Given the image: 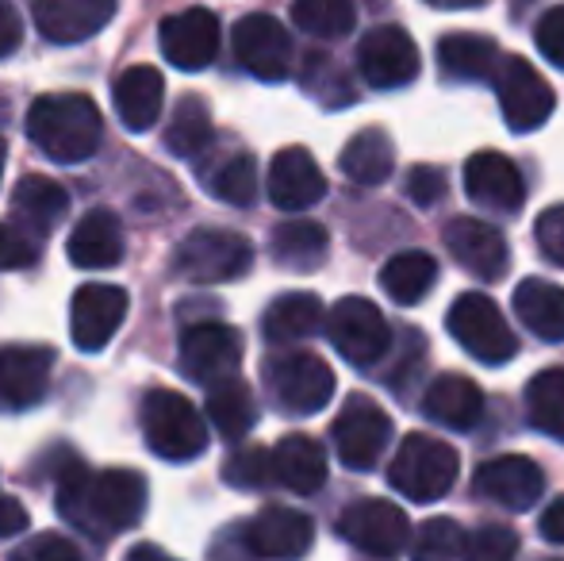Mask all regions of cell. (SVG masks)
<instances>
[{
	"mask_svg": "<svg viewBox=\"0 0 564 561\" xmlns=\"http://www.w3.org/2000/svg\"><path fill=\"white\" fill-rule=\"evenodd\" d=\"M499 46L488 35H473V31H453V35L438 39V66L449 82L460 85H480L491 82L499 66Z\"/></svg>",
	"mask_w": 564,
	"mask_h": 561,
	"instance_id": "4316f807",
	"label": "cell"
},
{
	"mask_svg": "<svg viewBox=\"0 0 564 561\" xmlns=\"http://www.w3.org/2000/svg\"><path fill=\"white\" fill-rule=\"evenodd\" d=\"M473 493L480 500H491L507 511H530L545 493V473L534 457L527 454H503L491 457L476 470Z\"/></svg>",
	"mask_w": 564,
	"mask_h": 561,
	"instance_id": "e0dca14e",
	"label": "cell"
},
{
	"mask_svg": "<svg viewBox=\"0 0 564 561\" xmlns=\"http://www.w3.org/2000/svg\"><path fill=\"white\" fill-rule=\"evenodd\" d=\"M204 408H208V423L230 442L246 439L253 431V423H258V400L238 377L208 385V404Z\"/></svg>",
	"mask_w": 564,
	"mask_h": 561,
	"instance_id": "e575fe53",
	"label": "cell"
},
{
	"mask_svg": "<svg viewBox=\"0 0 564 561\" xmlns=\"http://www.w3.org/2000/svg\"><path fill=\"white\" fill-rule=\"evenodd\" d=\"M269 454H273V481H281L289 493L312 496L327 485V450L312 434H284Z\"/></svg>",
	"mask_w": 564,
	"mask_h": 561,
	"instance_id": "484cf974",
	"label": "cell"
},
{
	"mask_svg": "<svg viewBox=\"0 0 564 561\" xmlns=\"http://www.w3.org/2000/svg\"><path fill=\"white\" fill-rule=\"evenodd\" d=\"M116 116L127 131H150L165 105V77L154 66H131L112 85Z\"/></svg>",
	"mask_w": 564,
	"mask_h": 561,
	"instance_id": "d4e9b609",
	"label": "cell"
},
{
	"mask_svg": "<svg viewBox=\"0 0 564 561\" xmlns=\"http://www.w3.org/2000/svg\"><path fill=\"white\" fill-rule=\"evenodd\" d=\"M23 531H28V508L8 493H0V539H15Z\"/></svg>",
	"mask_w": 564,
	"mask_h": 561,
	"instance_id": "f907efd6",
	"label": "cell"
},
{
	"mask_svg": "<svg viewBox=\"0 0 564 561\" xmlns=\"http://www.w3.org/2000/svg\"><path fill=\"white\" fill-rule=\"evenodd\" d=\"M23 43V20L12 8V0H0V58L15 54Z\"/></svg>",
	"mask_w": 564,
	"mask_h": 561,
	"instance_id": "681fc988",
	"label": "cell"
},
{
	"mask_svg": "<svg viewBox=\"0 0 564 561\" xmlns=\"http://www.w3.org/2000/svg\"><path fill=\"white\" fill-rule=\"evenodd\" d=\"M212 142H216V128H212V112L204 97H185L165 123V147L177 158H204Z\"/></svg>",
	"mask_w": 564,
	"mask_h": 561,
	"instance_id": "8d00e7d4",
	"label": "cell"
},
{
	"mask_svg": "<svg viewBox=\"0 0 564 561\" xmlns=\"http://www.w3.org/2000/svg\"><path fill=\"white\" fill-rule=\"evenodd\" d=\"M242 366V335L219 320H204L181 335V369L196 385H216Z\"/></svg>",
	"mask_w": 564,
	"mask_h": 561,
	"instance_id": "5bb4252c",
	"label": "cell"
},
{
	"mask_svg": "<svg viewBox=\"0 0 564 561\" xmlns=\"http://www.w3.org/2000/svg\"><path fill=\"white\" fill-rule=\"evenodd\" d=\"M54 374V350L46 346H4L0 350V404L23 412L43 404Z\"/></svg>",
	"mask_w": 564,
	"mask_h": 561,
	"instance_id": "7402d4cb",
	"label": "cell"
},
{
	"mask_svg": "<svg viewBox=\"0 0 564 561\" xmlns=\"http://www.w3.org/2000/svg\"><path fill=\"white\" fill-rule=\"evenodd\" d=\"M0 177H4V139H0Z\"/></svg>",
	"mask_w": 564,
	"mask_h": 561,
	"instance_id": "11a10c76",
	"label": "cell"
},
{
	"mask_svg": "<svg viewBox=\"0 0 564 561\" xmlns=\"http://www.w3.org/2000/svg\"><path fill=\"white\" fill-rule=\"evenodd\" d=\"M273 404L289 416H315L335 397V374L312 350H281L261 366Z\"/></svg>",
	"mask_w": 564,
	"mask_h": 561,
	"instance_id": "5b68a950",
	"label": "cell"
},
{
	"mask_svg": "<svg viewBox=\"0 0 564 561\" xmlns=\"http://www.w3.org/2000/svg\"><path fill=\"white\" fill-rule=\"evenodd\" d=\"M131 558H165L162 550H154V547H139V550H131Z\"/></svg>",
	"mask_w": 564,
	"mask_h": 561,
	"instance_id": "db71d44e",
	"label": "cell"
},
{
	"mask_svg": "<svg viewBox=\"0 0 564 561\" xmlns=\"http://www.w3.org/2000/svg\"><path fill=\"white\" fill-rule=\"evenodd\" d=\"M534 239H538V247H542V255L564 270V204H553V208H545L542 216H538Z\"/></svg>",
	"mask_w": 564,
	"mask_h": 561,
	"instance_id": "bcb514c9",
	"label": "cell"
},
{
	"mask_svg": "<svg viewBox=\"0 0 564 561\" xmlns=\"http://www.w3.org/2000/svg\"><path fill=\"white\" fill-rule=\"evenodd\" d=\"M12 558H20V561H77L82 550H77L69 539H62V535H39V539L15 547Z\"/></svg>",
	"mask_w": 564,
	"mask_h": 561,
	"instance_id": "7dc6e473",
	"label": "cell"
},
{
	"mask_svg": "<svg viewBox=\"0 0 564 561\" xmlns=\"http://www.w3.org/2000/svg\"><path fill=\"white\" fill-rule=\"evenodd\" d=\"M465 193L473 204L499 216H514L527 201V181L522 170L499 150H480L465 162Z\"/></svg>",
	"mask_w": 564,
	"mask_h": 561,
	"instance_id": "d6986e66",
	"label": "cell"
},
{
	"mask_svg": "<svg viewBox=\"0 0 564 561\" xmlns=\"http://www.w3.org/2000/svg\"><path fill=\"white\" fill-rule=\"evenodd\" d=\"M446 327L460 350L484 366H507L519 354V338H514L511 323L503 320L496 300L484 292H460L449 304Z\"/></svg>",
	"mask_w": 564,
	"mask_h": 561,
	"instance_id": "8992f818",
	"label": "cell"
},
{
	"mask_svg": "<svg viewBox=\"0 0 564 561\" xmlns=\"http://www.w3.org/2000/svg\"><path fill=\"white\" fill-rule=\"evenodd\" d=\"M330 439H335V450L346 470L369 473L372 465L380 462V454L388 450V439H392V420L388 412L369 397H349L346 408L335 416V427H330Z\"/></svg>",
	"mask_w": 564,
	"mask_h": 561,
	"instance_id": "30bf717a",
	"label": "cell"
},
{
	"mask_svg": "<svg viewBox=\"0 0 564 561\" xmlns=\"http://www.w3.org/2000/svg\"><path fill=\"white\" fill-rule=\"evenodd\" d=\"M224 477L227 485L235 488H265L273 485V454L261 446H246V450H235L224 465Z\"/></svg>",
	"mask_w": 564,
	"mask_h": 561,
	"instance_id": "7bdbcfd3",
	"label": "cell"
},
{
	"mask_svg": "<svg viewBox=\"0 0 564 561\" xmlns=\"http://www.w3.org/2000/svg\"><path fill=\"white\" fill-rule=\"evenodd\" d=\"M119 0H31L35 31L54 46H74L105 31Z\"/></svg>",
	"mask_w": 564,
	"mask_h": 561,
	"instance_id": "ffe728a7",
	"label": "cell"
},
{
	"mask_svg": "<svg viewBox=\"0 0 564 561\" xmlns=\"http://www.w3.org/2000/svg\"><path fill=\"white\" fill-rule=\"evenodd\" d=\"M442 239H446V250L453 255V262H457L468 278L496 284L507 278V270H511L507 239L499 235V227L484 224V219H473V216L449 219Z\"/></svg>",
	"mask_w": 564,
	"mask_h": 561,
	"instance_id": "9a60e30c",
	"label": "cell"
},
{
	"mask_svg": "<svg viewBox=\"0 0 564 561\" xmlns=\"http://www.w3.org/2000/svg\"><path fill=\"white\" fill-rule=\"evenodd\" d=\"M292 23L312 39H346L357 23L354 0H296Z\"/></svg>",
	"mask_w": 564,
	"mask_h": 561,
	"instance_id": "ab89813d",
	"label": "cell"
},
{
	"mask_svg": "<svg viewBox=\"0 0 564 561\" xmlns=\"http://www.w3.org/2000/svg\"><path fill=\"white\" fill-rule=\"evenodd\" d=\"M253 266V247L250 239L235 231H219V227H200L177 247L173 270L177 278L193 284H224L246 278Z\"/></svg>",
	"mask_w": 564,
	"mask_h": 561,
	"instance_id": "52a82bcc",
	"label": "cell"
},
{
	"mask_svg": "<svg viewBox=\"0 0 564 561\" xmlns=\"http://www.w3.org/2000/svg\"><path fill=\"white\" fill-rule=\"evenodd\" d=\"M69 212V193L54 177H20L12 188V219H20L23 227H31L35 235H51L54 227L66 219Z\"/></svg>",
	"mask_w": 564,
	"mask_h": 561,
	"instance_id": "4dcf8cb0",
	"label": "cell"
},
{
	"mask_svg": "<svg viewBox=\"0 0 564 561\" xmlns=\"http://www.w3.org/2000/svg\"><path fill=\"white\" fill-rule=\"evenodd\" d=\"M219 15L212 8H188V12L165 15L158 28V43L170 66L185 69V74H200L216 62L219 54Z\"/></svg>",
	"mask_w": 564,
	"mask_h": 561,
	"instance_id": "2e32d148",
	"label": "cell"
},
{
	"mask_svg": "<svg viewBox=\"0 0 564 561\" xmlns=\"http://www.w3.org/2000/svg\"><path fill=\"white\" fill-rule=\"evenodd\" d=\"M514 315L542 343H564V289L542 278H527L514 289Z\"/></svg>",
	"mask_w": 564,
	"mask_h": 561,
	"instance_id": "1f68e13d",
	"label": "cell"
},
{
	"mask_svg": "<svg viewBox=\"0 0 564 561\" xmlns=\"http://www.w3.org/2000/svg\"><path fill=\"white\" fill-rule=\"evenodd\" d=\"M491 85H496L499 97V112H503V123L519 136L527 131H538L545 120L553 116V85L530 66L527 58L511 54V58H499L496 74H491Z\"/></svg>",
	"mask_w": 564,
	"mask_h": 561,
	"instance_id": "9c48e42d",
	"label": "cell"
},
{
	"mask_svg": "<svg viewBox=\"0 0 564 561\" xmlns=\"http://www.w3.org/2000/svg\"><path fill=\"white\" fill-rule=\"evenodd\" d=\"M127 292L119 284H82L69 304V338L82 354H100L123 327Z\"/></svg>",
	"mask_w": 564,
	"mask_h": 561,
	"instance_id": "ac0fdd59",
	"label": "cell"
},
{
	"mask_svg": "<svg viewBox=\"0 0 564 561\" xmlns=\"http://www.w3.org/2000/svg\"><path fill=\"white\" fill-rule=\"evenodd\" d=\"M534 43H538V51H542V58L550 62V66L564 69V4L550 8V12L538 20Z\"/></svg>",
	"mask_w": 564,
	"mask_h": 561,
	"instance_id": "f6af8a7d",
	"label": "cell"
},
{
	"mask_svg": "<svg viewBox=\"0 0 564 561\" xmlns=\"http://www.w3.org/2000/svg\"><path fill=\"white\" fill-rule=\"evenodd\" d=\"M338 165H341V173L354 181V185L377 188V185H384V181L392 177L395 147H392V139H388V131L365 128V131H357L346 147H341Z\"/></svg>",
	"mask_w": 564,
	"mask_h": 561,
	"instance_id": "d6a6232c",
	"label": "cell"
},
{
	"mask_svg": "<svg viewBox=\"0 0 564 561\" xmlns=\"http://www.w3.org/2000/svg\"><path fill=\"white\" fill-rule=\"evenodd\" d=\"M300 85L312 100H319L323 108H349L354 105V82L349 74L338 66L330 54H307L304 66H300Z\"/></svg>",
	"mask_w": 564,
	"mask_h": 561,
	"instance_id": "f35d334b",
	"label": "cell"
},
{
	"mask_svg": "<svg viewBox=\"0 0 564 561\" xmlns=\"http://www.w3.org/2000/svg\"><path fill=\"white\" fill-rule=\"evenodd\" d=\"M43 255V235H35L31 227H23L20 219L0 224V270H28Z\"/></svg>",
	"mask_w": 564,
	"mask_h": 561,
	"instance_id": "b9f144b4",
	"label": "cell"
},
{
	"mask_svg": "<svg viewBox=\"0 0 564 561\" xmlns=\"http://www.w3.org/2000/svg\"><path fill=\"white\" fill-rule=\"evenodd\" d=\"M327 338L330 346L349 362V366H377L388 350H392V331L388 320L372 300L365 296H341L327 315Z\"/></svg>",
	"mask_w": 564,
	"mask_h": 561,
	"instance_id": "ba28073f",
	"label": "cell"
},
{
	"mask_svg": "<svg viewBox=\"0 0 564 561\" xmlns=\"http://www.w3.org/2000/svg\"><path fill=\"white\" fill-rule=\"evenodd\" d=\"M230 46H235L238 66L258 77V82H284L292 74V39L284 31V23L273 20V15H242L235 23Z\"/></svg>",
	"mask_w": 564,
	"mask_h": 561,
	"instance_id": "4fadbf2b",
	"label": "cell"
},
{
	"mask_svg": "<svg viewBox=\"0 0 564 561\" xmlns=\"http://www.w3.org/2000/svg\"><path fill=\"white\" fill-rule=\"evenodd\" d=\"M338 535L369 558H395L408 550L411 524L392 500H357L338 516Z\"/></svg>",
	"mask_w": 564,
	"mask_h": 561,
	"instance_id": "8fae6325",
	"label": "cell"
},
{
	"mask_svg": "<svg viewBox=\"0 0 564 561\" xmlns=\"http://www.w3.org/2000/svg\"><path fill=\"white\" fill-rule=\"evenodd\" d=\"M434 281H438V262L426 250H403V255L388 258L384 270H380V289L403 308L426 300Z\"/></svg>",
	"mask_w": 564,
	"mask_h": 561,
	"instance_id": "d590c367",
	"label": "cell"
},
{
	"mask_svg": "<svg viewBox=\"0 0 564 561\" xmlns=\"http://www.w3.org/2000/svg\"><path fill=\"white\" fill-rule=\"evenodd\" d=\"M527 416L542 434L564 442V369H542L527 385Z\"/></svg>",
	"mask_w": 564,
	"mask_h": 561,
	"instance_id": "74e56055",
	"label": "cell"
},
{
	"mask_svg": "<svg viewBox=\"0 0 564 561\" xmlns=\"http://www.w3.org/2000/svg\"><path fill=\"white\" fill-rule=\"evenodd\" d=\"M423 412H426V420L449 427V431H473V427L484 420V392L476 389L468 377L446 374L426 389Z\"/></svg>",
	"mask_w": 564,
	"mask_h": 561,
	"instance_id": "83f0119b",
	"label": "cell"
},
{
	"mask_svg": "<svg viewBox=\"0 0 564 561\" xmlns=\"http://www.w3.org/2000/svg\"><path fill=\"white\" fill-rule=\"evenodd\" d=\"M519 554V535L503 524H484L480 531L468 539V558L476 561H507Z\"/></svg>",
	"mask_w": 564,
	"mask_h": 561,
	"instance_id": "ee69618b",
	"label": "cell"
},
{
	"mask_svg": "<svg viewBox=\"0 0 564 561\" xmlns=\"http://www.w3.org/2000/svg\"><path fill=\"white\" fill-rule=\"evenodd\" d=\"M123 224L116 212L93 208L69 235V262L77 270H112L123 262Z\"/></svg>",
	"mask_w": 564,
	"mask_h": 561,
	"instance_id": "cb8c5ba5",
	"label": "cell"
},
{
	"mask_svg": "<svg viewBox=\"0 0 564 561\" xmlns=\"http://www.w3.org/2000/svg\"><path fill=\"white\" fill-rule=\"evenodd\" d=\"M200 185L230 208H250L258 201V165L246 150H227L200 165Z\"/></svg>",
	"mask_w": 564,
	"mask_h": 561,
	"instance_id": "836d02e7",
	"label": "cell"
},
{
	"mask_svg": "<svg viewBox=\"0 0 564 561\" xmlns=\"http://www.w3.org/2000/svg\"><path fill=\"white\" fill-rule=\"evenodd\" d=\"M323 315H327V308L315 292H284L261 315V335L273 346L300 343V338H312L323 327Z\"/></svg>",
	"mask_w": 564,
	"mask_h": 561,
	"instance_id": "f1b7e54d",
	"label": "cell"
},
{
	"mask_svg": "<svg viewBox=\"0 0 564 561\" xmlns=\"http://www.w3.org/2000/svg\"><path fill=\"white\" fill-rule=\"evenodd\" d=\"M457 470L460 454L446 439L415 431L400 442L395 457L388 462V485L415 504H434L457 485Z\"/></svg>",
	"mask_w": 564,
	"mask_h": 561,
	"instance_id": "277c9868",
	"label": "cell"
},
{
	"mask_svg": "<svg viewBox=\"0 0 564 561\" xmlns=\"http://www.w3.org/2000/svg\"><path fill=\"white\" fill-rule=\"evenodd\" d=\"M431 8H446V12H465V8H480L488 0H426Z\"/></svg>",
	"mask_w": 564,
	"mask_h": 561,
	"instance_id": "f5cc1de1",
	"label": "cell"
},
{
	"mask_svg": "<svg viewBox=\"0 0 564 561\" xmlns=\"http://www.w3.org/2000/svg\"><path fill=\"white\" fill-rule=\"evenodd\" d=\"M315 542L312 516L296 508H265L246 527V550L253 558H304Z\"/></svg>",
	"mask_w": 564,
	"mask_h": 561,
	"instance_id": "603a6c76",
	"label": "cell"
},
{
	"mask_svg": "<svg viewBox=\"0 0 564 561\" xmlns=\"http://www.w3.org/2000/svg\"><path fill=\"white\" fill-rule=\"evenodd\" d=\"M147 477L134 470L89 473L82 465L66 481H58L62 519L89 539H116L119 531L139 527L142 516H147Z\"/></svg>",
	"mask_w": 564,
	"mask_h": 561,
	"instance_id": "6da1fadb",
	"label": "cell"
},
{
	"mask_svg": "<svg viewBox=\"0 0 564 561\" xmlns=\"http://www.w3.org/2000/svg\"><path fill=\"white\" fill-rule=\"evenodd\" d=\"M28 136L51 162L82 165L100 150L105 120L85 93H51L31 105Z\"/></svg>",
	"mask_w": 564,
	"mask_h": 561,
	"instance_id": "7a4b0ae2",
	"label": "cell"
},
{
	"mask_svg": "<svg viewBox=\"0 0 564 561\" xmlns=\"http://www.w3.org/2000/svg\"><path fill=\"white\" fill-rule=\"evenodd\" d=\"M142 439L162 462H193L208 450V423L200 408L173 389H150L142 397Z\"/></svg>",
	"mask_w": 564,
	"mask_h": 561,
	"instance_id": "3957f363",
	"label": "cell"
},
{
	"mask_svg": "<svg viewBox=\"0 0 564 561\" xmlns=\"http://www.w3.org/2000/svg\"><path fill=\"white\" fill-rule=\"evenodd\" d=\"M323 196H327V177H323L312 150L304 147L276 150L273 165H269V201L281 212H307Z\"/></svg>",
	"mask_w": 564,
	"mask_h": 561,
	"instance_id": "44dd1931",
	"label": "cell"
},
{
	"mask_svg": "<svg viewBox=\"0 0 564 561\" xmlns=\"http://www.w3.org/2000/svg\"><path fill=\"white\" fill-rule=\"evenodd\" d=\"M415 558L423 561H457L468 554V535L460 524L453 519H426L419 527V539H415Z\"/></svg>",
	"mask_w": 564,
	"mask_h": 561,
	"instance_id": "60d3db41",
	"label": "cell"
},
{
	"mask_svg": "<svg viewBox=\"0 0 564 561\" xmlns=\"http://www.w3.org/2000/svg\"><path fill=\"white\" fill-rule=\"evenodd\" d=\"M357 74L372 89H403L419 77V46L403 28L388 23V28L365 31L357 43Z\"/></svg>",
	"mask_w": 564,
	"mask_h": 561,
	"instance_id": "7c38bea8",
	"label": "cell"
},
{
	"mask_svg": "<svg viewBox=\"0 0 564 561\" xmlns=\"http://www.w3.org/2000/svg\"><path fill=\"white\" fill-rule=\"evenodd\" d=\"M442 193H446V173L442 170H434V165H415V170L408 173V196L415 204L434 208V204L442 201Z\"/></svg>",
	"mask_w": 564,
	"mask_h": 561,
	"instance_id": "c3c4849f",
	"label": "cell"
},
{
	"mask_svg": "<svg viewBox=\"0 0 564 561\" xmlns=\"http://www.w3.org/2000/svg\"><path fill=\"white\" fill-rule=\"evenodd\" d=\"M538 535L553 547H564V496L553 500L550 508L542 511V524H538Z\"/></svg>",
	"mask_w": 564,
	"mask_h": 561,
	"instance_id": "816d5d0a",
	"label": "cell"
},
{
	"mask_svg": "<svg viewBox=\"0 0 564 561\" xmlns=\"http://www.w3.org/2000/svg\"><path fill=\"white\" fill-rule=\"evenodd\" d=\"M327 250L330 239L315 219H289V224H276L269 235V255L289 273H315L327 262Z\"/></svg>",
	"mask_w": 564,
	"mask_h": 561,
	"instance_id": "f546056e",
	"label": "cell"
}]
</instances>
